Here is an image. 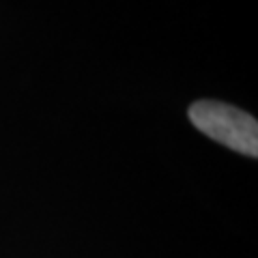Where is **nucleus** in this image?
I'll return each mask as SVG.
<instances>
[{"label":"nucleus","instance_id":"1","mask_svg":"<svg viewBox=\"0 0 258 258\" xmlns=\"http://www.w3.org/2000/svg\"><path fill=\"white\" fill-rule=\"evenodd\" d=\"M189 120L198 132L247 157L258 155V123L247 112L220 101H196Z\"/></svg>","mask_w":258,"mask_h":258}]
</instances>
